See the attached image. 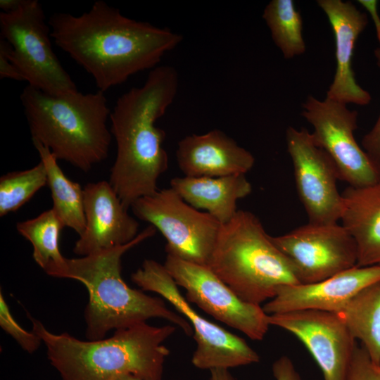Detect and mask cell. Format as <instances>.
I'll return each mask as SVG.
<instances>
[{
  "instance_id": "836d02e7",
  "label": "cell",
  "mask_w": 380,
  "mask_h": 380,
  "mask_svg": "<svg viewBox=\"0 0 380 380\" xmlns=\"http://www.w3.org/2000/svg\"><path fill=\"white\" fill-rule=\"evenodd\" d=\"M111 380H145L130 373H120L115 375Z\"/></svg>"
},
{
  "instance_id": "d4e9b609",
  "label": "cell",
  "mask_w": 380,
  "mask_h": 380,
  "mask_svg": "<svg viewBox=\"0 0 380 380\" xmlns=\"http://www.w3.org/2000/svg\"><path fill=\"white\" fill-rule=\"evenodd\" d=\"M47 184L43 162L28 170L13 171L0 177V216L14 213Z\"/></svg>"
},
{
  "instance_id": "52a82bcc",
  "label": "cell",
  "mask_w": 380,
  "mask_h": 380,
  "mask_svg": "<svg viewBox=\"0 0 380 380\" xmlns=\"http://www.w3.org/2000/svg\"><path fill=\"white\" fill-rule=\"evenodd\" d=\"M0 29V52L28 85L52 95L77 91L52 49L51 28L37 0H23L17 10L1 12Z\"/></svg>"
},
{
  "instance_id": "484cf974",
  "label": "cell",
  "mask_w": 380,
  "mask_h": 380,
  "mask_svg": "<svg viewBox=\"0 0 380 380\" xmlns=\"http://www.w3.org/2000/svg\"><path fill=\"white\" fill-rule=\"evenodd\" d=\"M0 326L17 341L23 350L29 353L37 350L42 342L34 332L27 331L18 324L11 315L1 292L0 293Z\"/></svg>"
},
{
  "instance_id": "4316f807",
  "label": "cell",
  "mask_w": 380,
  "mask_h": 380,
  "mask_svg": "<svg viewBox=\"0 0 380 380\" xmlns=\"http://www.w3.org/2000/svg\"><path fill=\"white\" fill-rule=\"evenodd\" d=\"M346 380H380V363L374 362L362 346L355 348Z\"/></svg>"
},
{
  "instance_id": "5bb4252c",
  "label": "cell",
  "mask_w": 380,
  "mask_h": 380,
  "mask_svg": "<svg viewBox=\"0 0 380 380\" xmlns=\"http://www.w3.org/2000/svg\"><path fill=\"white\" fill-rule=\"evenodd\" d=\"M269 322L290 332L304 344L324 380H346L357 344L337 313L294 310L270 315Z\"/></svg>"
},
{
  "instance_id": "6da1fadb",
  "label": "cell",
  "mask_w": 380,
  "mask_h": 380,
  "mask_svg": "<svg viewBox=\"0 0 380 380\" xmlns=\"http://www.w3.org/2000/svg\"><path fill=\"white\" fill-rule=\"evenodd\" d=\"M48 23L55 44L92 76L103 92L157 67L183 39L168 28L126 17L101 0L80 15L55 13Z\"/></svg>"
},
{
  "instance_id": "f1b7e54d",
  "label": "cell",
  "mask_w": 380,
  "mask_h": 380,
  "mask_svg": "<svg viewBox=\"0 0 380 380\" xmlns=\"http://www.w3.org/2000/svg\"><path fill=\"white\" fill-rule=\"evenodd\" d=\"M272 370L275 380H302L292 360L286 355L274 362Z\"/></svg>"
},
{
  "instance_id": "cb8c5ba5",
  "label": "cell",
  "mask_w": 380,
  "mask_h": 380,
  "mask_svg": "<svg viewBox=\"0 0 380 380\" xmlns=\"http://www.w3.org/2000/svg\"><path fill=\"white\" fill-rule=\"evenodd\" d=\"M262 18L284 58H293L305 53L303 19L293 0H272L265 6Z\"/></svg>"
},
{
  "instance_id": "ba28073f",
  "label": "cell",
  "mask_w": 380,
  "mask_h": 380,
  "mask_svg": "<svg viewBox=\"0 0 380 380\" xmlns=\"http://www.w3.org/2000/svg\"><path fill=\"white\" fill-rule=\"evenodd\" d=\"M141 290L159 294L191 324L196 348L191 362L201 369H229L258 362V354L236 334L199 315L182 296L164 265L146 259L131 275Z\"/></svg>"
},
{
  "instance_id": "603a6c76",
  "label": "cell",
  "mask_w": 380,
  "mask_h": 380,
  "mask_svg": "<svg viewBox=\"0 0 380 380\" xmlns=\"http://www.w3.org/2000/svg\"><path fill=\"white\" fill-rule=\"evenodd\" d=\"M63 228L51 208L16 224L19 234L32 245L34 261L46 272L65 262L66 258L59 248L60 234Z\"/></svg>"
},
{
  "instance_id": "d6986e66",
  "label": "cell",
  "mask_w": 380,
  "mask_h": 380,
  "mask_svg": "<svg viewBox=\"0 0 380 380\" xmlns=\"http://www.w3.org/2000/svg\"><path fill=\"white\" fill-rule=\"evenodd\" d=\"M341 194L340 220L355 242L357 266L380 265V182L362 187L349 186Z\"/></svg>"
},
{
  "instance_id": "7402d4cb",
  "label": "cell",
  "mask_w": 380,
  "mask_h": 380,
  "mask_svg": "<svg viewBox=\"0 0 380 380\" xmlns=\"http://www.w3.org/2000/svg\"><path fill=\"white\" fill-rule=\"evenodd\" d=\"M337 314L371 359L380 363V280L359 291Z\"/></svg>"
},
{
  "instance_id": "9a60e30c",
  "label": "cell",
  "mask_w": 380,
  "mask_h": 380,
  "mask_svg": "<svg viewBox=\"0 0 380 380\" xmlns=\"http://www.w3.org/2000/svg\"><path fill=\"white\" fill-rule=\"evenodd\" d=\"M86 225L75 242L73 252L85 256L126 244L138 235L139 223L107 181L84 186Z\"/></svg>"
},
{
  "instance_id": "1f68e13d",
  "label": "cell",
  "mask_w": 380,
  "mask_h": 380,
  "mask_svg": "<svg viewBox=\"0 0 380 380\" xmlns=\"http://www.w3.org/2000/svg\"><path fill=\"white\" fill-rule=\"evenodd\" d=\"M210 380H234V378L227 369L216 368L210 370Z\"/></svg>"
},
{
  "instance_id": "ffe728a7",
  "label": "cell",
  "mask_w": 380,
  "mask_h": 380,
  "mask_svg": "<svg viewBox=\"0 0 380 380\" xmlns=\"http://www.w3.org/2000/svg\"><path fill=\"white\" fill-rule=\"evenodd\" d=\"M170 187L188 204L197 210H205L221 224L234 217L238 200L252 191V185L244 174L217 177H177L170 180Z\"/></svg>"
},
{
  "instance_id": "30bf717a",
  "label": "cell",
  "mask_w": 380,
  "mask_h": 380,
  "mask_svg": "<svg viewBox=\"0 0 380 380\" xmlns=\"http://www.w3.org/2000/svg\"><path fill=\"white\" fill-rule=\"evenodd\" d=\"M302 116L311 125L316 144L335 164L339 179L362 187L380 182V169L356 141L357 112L346 104L310 95L302 104Z\"/></svg>"
},
{
  "instance_id": "f546056e",
  "label": "cell",
  "mask_w": 380,
  "mask_h": 380,
  "mask_svg": "<svg viewBox=\"0 0 380 380\" xmlns=\"http://www.w3.org/2000/svg\"><path fill=\"white\" fill-rule=\"evenodd\" d=\"M0 78H8L17 81L25 79L14 63L3 53L0 52Z\"/></svg>"
},
{
  "instance_id": "4dcf8cb0",
  "label": "cell",
  "mask_w": 380,
  "mask_h": 380,
  "mask_svg": "<svg viewBox=\"0 0 380 380\" xmlns=\"http://www.w3.org/2000/svg\"><path fill=\"white\" fill-rule=\"evenodd\" d=\"M362 5L370 13L376 28V37L380 46V17L378 13V1L375 0H358Z\"/></svg>"
},
{
  "instance_id": "44dd1931",
  "label": "cell",
  "mask_w": 380,
  "mask_h": 380,
  "mask_svg": "<svg viewBox=\"0 0 380 380\" xmlns=\"http://www.w3.org/2000/svg\"><path fill=\"white\" fill-rule=\"evenodd\" d=\"M40 160L45 165L53 201L51 209L64 227H69L79 236L86 225L84 207V189L69 179L51 151L37 141H32Z\"/></svg>"
},
{
  "instance_id": "3957f363",
  "label": "cell",
  "mask_w": 380,
  "mask_h": 380,
  "mask_svg": "<svg viewBox=\"0 0 380 380\" xmlns=\"http://www.w3.org/2000/svg\"><path fill=\"white\" fill-rule=\"evenodd\" d=\"M156 230L150 224L126 244L81 258H66L63 265L46 272L53 277L77 280L86 287L89 295L84 310L87 340L105 338L110 330L129 328L153 317L166 319L187 336H192L190 323L170 310L162 298L129 287L122 277V255L154 236Z\"/></svg>"
},
{
  "instance_id": "ac0fdd59",
  "label": "cell",
  "mask_w": 380,
  "mask_h": 380,
  "mask_svg": "<svg viewBox=\"0 0 380 380\" xmlns=\"http://www.w3.org/2000/svg\"><path fill=\"white\" fill-rule=\"evenodd\" d=\"M176 159L184 175L194 177L246 175L255 163L250 151L220 129L182 139Z\"/></svg>"
},
{
  "instance_id": "4fadbf2b",
  "label": "cell",
  "mask_w": 380,
  "mask_h": 380,
  "mask_svg": "<svg viewBox=\"0 0 380 380\" xmlns=\"http://www.w3.org/2000/svg\"><path fill=\"white\" fill-rule=\"evenodd\" d=\"M286 143L293 165L297 192L308 222L337 223L342 213L343 197L336 186L339 177L333 160L305 128L289 127Z\"/></svg>"
},
{
  "instance_id": "8992f818",
  "label": "cell",
  "mask_w": 380,
  "mask_h": 380,
  "mask_svg": "<svg viewBox=\"0 0 380 380\" xmlns=\"http://www.w3.org/2000/svg\"><path fill=\"white\" fill-rule=\"evenodd\" d=\"M241 300L268 301L284 285L299 284L293 267L251 212L237 210L222 224L207 265Z\"/></svg>"
},
{
  "instance_id": "277c9868",
  "label": "cell",
  "mask_w": 380,
  "mask_h": 380,
  "mask_svg": "<svg viewBox=\"0 0 380 380\" xmlns=\"http://www.w3.org/2000/svg\"><path fill=\"white\" fill-rule=\"evenodd\" d=\"M32 331L44 343L51 365L62 380H111L130 373L145 380H162L163 364L170 350L163 345L175 325L151 326L146 322L115 330L110 338L81 341L65 332L48 331L28 315Z\"/></svg>"
},
{
  "instance_id": "5b68a950",
  "label": "cell",
  "mask_w": 380,
  "mask_h": 380,
  "mask_svg": "<svg viewBox=\"0 0 380 380\" xmlns=\"http://www.w3.org/2000/svg\"><path fill=\"white\" fill-rule=\"evenodd\" d=\"M20 98L32 141L57 160L88 172L108 157L113 135L104 92L52 95L27 85Z\"/></svg>"
},
{
  "instance_id": "7c38bea8",
  "label": "cell",
  "mask_w": 380,
  "mask_h": 380,
  "mask_svg": "<svg viewBox=\"0 0 380 380\" xmlns=\"http://www.w3.org/2000/svg\"><path fill=\"white\" fill-rule=\"evenodd\" d=\"M272 240L290 262L299 284L320 281L357 265L355 242L338 222H308Z\"/></svg>"
},
{
  "instance_id": "e0dca14e",
  "label": "cell",
  "mask_w": 380,
  "mask_h": 380,
  "mask_svg": "<svg viewBox=\"0 0 380 380\" xmlns=\"http://www.w3.org/2000/svg\"><path fill=\"white\" fill-rule=\"evenodd\" d=\"M327 16L335 39L336 71L326 98L348 105L366 106L369 91L358 84L352 67L355 44L368 25V16L350 1L317 0Z\"/></svg>"
},
{
  "instance_id": "d6a6232c",
  "label": "cell",
  "mask_w": 380,
  "mask_h": 380,
  "mask_svg": "<svg viewBox=\"0 0 380 380\" xmlns=\"http://www.w3.org/2000/svg\"><path fill=\"white\" fill-rule=\"evenodd\" d=\"M23 0H1L0 8L4 13H9L17 10Z\"/></svg>"
},
{
  "instance_id": "8fae6325",
  "label": "cell",
  "mask_w": 380,
  "mask_h": 380,
  "mask_svg": "<svg viewBox=\"0 0 380 380\" xmlns=\"http://www.w3.org/2000/svg\"><path fill=\"white\" fill-rule=\"evenodd\" d=\"M163 265L189 302L252 340L265 338L271 325L262 307L241 300L208 266L168 254Z\"/></svg>"
},
{
  "instance_id": "7a4b0ae2",
  "label": "cell",
  "mask_w": 380,
  "mask_h": 380,
  "mask_svg": "<svg viewBox=\"0 0 380 380\" xmlns=\"http://www.w3.org/2000/svg\"><path fill=\"white\" fill-rule=\"evenodd\" d=\"M178 86L176 69L158 65L142 86L121 95L110 113L117 154L109 183L128 209L139 198L158 190V180L168 168L163 146L166 134L156 122L172 103Z\"/></svg>"
},
{
  "instance_id": "9c48e42d",
  "label": "cell",
  "mask_w": 380,
  "mask_h": 380,
  "mask_svg": "<svg viewBox=\"0 0 380 380\" xmlns=\"http://www.w3.org/2000/svg\"><path fill=\"white\" fill-rule=\"evenodd\" d=\"M130 208L161 232L167 254L208 265L222 226L209 213L188 204L171 187L139 198Z\"/></svg>"
},
{
  "instance_id": "83f0119b",
  "label": "cell",
  "mask_w": 380,
  "mask_h": 380,
  "mask_svg": "<svg viewBox=\"0 0 380 380\" xmlns=\"http://www.w3.org/2000/svg\"><path fill=\"white\" fill-rule=\"evenodd\" d=\"M374 53L380 68V46L374 50ZM362 146L374 164L380 169V114L372 129L363 137Z\"/></svg>"
},
{
  "instance_id": "2e32d148",
  "label": "cell",
  "mask_w": 380,
  "mask_h": 380,
  "mask_svg": "<svg viewBox=\"0 0 380 380\" xmlns=\"http://www.w3.org/2000/svg\"><path fill=\"white\" fill-rule=\"evenodd\" d=\"M378 280L380 265H356L320 281L281 286L262 308L268 315L300 310L338 313L359 291Z\"/></svg>"
}]
</instances>
